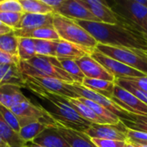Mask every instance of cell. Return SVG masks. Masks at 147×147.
I'll return each mask as SVG.
<instances>
[{
  "label": "cell",
  "mask_w": 147,
  "mask_h": 147,
  "mask_svg": "<svg viewBox=\"0 0 147 147\" xmlns=\"http://www.w3.org/2000/svg\"><path fill=\"white\" fill-rule=\"evenodd\" d=\"M84 28L97 43L113 46L125 47L147 50V34L132 27L118 22L117 24H107L102 22L76 21Z\"/></svg>",
  "instance_id": "1"
},
{
  "label": "cell",
  "mask_w": 147,
  "mask_h": 147,
  "mask_svg": "<svg viewBox=\"0 0 147 147\" xmlns=\"http://www.w3.org/2000/svg\"><path fill=\"white\" fill-rule=\"evenodd\" d=\"M26 89L50 104L47 111L58 124L83 133L91 126L92 123L81 117L65 97L47 92L29 83H26Z\"/></svg>",
  "instance_id": "2"
},
{
  "label": "cell",
  "mask_w": 147,
  "mask_h": 147,
  "mask_svg": "<svg viewBox=\"0 0 147 147\" xmlns=\"http://www.w3.org/2000/svg\"><path fill=\"white\" fill-rule=\"evenodd\" d=\"M19 69L28 77L52 78L67 84H74L73 78L63 69L56 57L36 55L28 61H20Z\"/></svg>",
  "instance_id": "3"
},
{
  "label": "cell",
  "mask_w": 147,
  "mask_h": 147,
  "mask_svg": "<svg viewBox=\"0 0 147 147\" xmlns=\"http://www.w3.org/2000/svg\"><path fill=\"white\" fill-rule=\"evenodd\" d=\"M107 3L116 15L118 22L147 34V8L137 0H111Z\"/></svg>",
  "instance_id": "4"
},
{
  "label": "cell",
  "mask_w": 147,
  "mask_h": 147,
  "mask_svg": "<svg viewBox=\"0 0 147 147\" xmlns=\"http://www.w3.org/2000/svg\"><path fill=\"white\" fill-rule=\"evenodd\" d=\"M53 28L57 31L60 40L91 49H95L98 44L76 21L55 13L53 14Z\"/></svg>",
  "instance_id": "5"
},
{
  "label": "cell",
  "mask_w": 147,
  "mask_h": 147,
  "mask_svg": "<svg viewBox=\"0 0 147 147\" xmlns=\"http://www.w3.org/2000/svg\"><path fill=\"white\" fill-rule=\"evenodd\" d=\"M102 53L121 62L147 76V52L142 49L113 47L98 43L96 47Z\"/></svg>",
  "instance_id": "6"
},
{
  "label": "cell",
  "mask_w": 147,
  "mask_h": 147,
  "mask_svg": "<svg viewBox=\"0 0 147 147\" xmlns=\"http://www.w3.org/2000/svg\"><path fill=\"white\" fill-rule=\"evenodd\" d=\"M116 105L128 114L147 116V105L126 89L115 84L114 93L110 98Z\"/></svg>",
  "instance_id": "7"
},
{
  "label": "cell",
  "mask_w": 147,
  "mask_h": 147,
  "mask_svg": "<svg viewBox=\"0 0 147 147\" xmlns=\"http://www.w3.org/2000/svg\"><path fill=\"white\" fill-rule=\"evenodd\" d=\"M91 57L101 64L112 76L117 78H140L146 76L142 72L129 67L120 61H117L103 53L99 52L96 48L91 53Z\"/></svg>",
  "instance_id": "8"
},
{
  "label": "cell",
  "mask_w": 147,
  "mask_h": 147,
  "mask_svg": "<svg viewBox=\"0 0 147 147\" xmlns=\"http://www.w3.org/2000/svg\"><path fill=\"white\" fill-rule=\"evenodd\" d=\"M10 110L18 117L27 118L32 121H40L50 127H57L58 123L49 115L46 109L40 105H35L28 99L13 106Z\"/></svg>",
  "instance_id": "9"
},
{
  "label": "cell",
  "mask_w": 147,
  "mask_h": 147,
  "mask_svg": "<svg viewBox=\"0 0 147 147\" xmlns=\"http://www.w3.org/2000/svg\"><path fill=\"white\" fill-rule=\"evenodd\" d=\"M23 76L26 83H29L34 85H36L39 88L47 92L59 95L65 98H73V99L79 98V96L71 90L70 84L52 78L28 77L26 75Z\"/></svg>",
  "instance_id": "10"
},
{
  "label": "cell",
  "mask_w": 147,
  "mask_h": 147,
  "mask_svg": "<svg viewBox=\"0 0 147 147\" xmlns=\"http://www.w3.org/2000/svg\"><path fill=\"white\" fill-rule=\"evenodd\" d=\"M127 128L120 121L117 124H91L84 132L90 138L127 141Z\"/></svg>",
  "instance_id": "11"
},
{
  "label": "cell",
  "mask_w": 147,
  "mask_h": 147,
  "mask_svg": "<svg viewBox=\"0 0 147 147\" xmlns=\"http://www.w3.org/2000/svg\"><path fill=\"white\" fill-rule=\"evenodd\" d=\"M70 86H71V90L79 96V97H83V98L90 100L97 104L102 105V107H104L105 109H109L113 114L117 115L120 119L126 118L127 115H129V114L127 112H126L121 107L116 105L111 99H109L96 91H93L88 88H85L84 86H83L80 84L74 83V84H71Z\"/></svg>",
  "instance_id": "12"
},
{
  "label": "cell",
  "mask_w": 147,
  "mask_h": 147,
  "mask_svg": "<svg viewBox=\"0 0 147 147\" xmlns=\"http://www.w3.org/2000/svg\"><path fill=\"white\" fill-rule=\"evenodd\" d=\"M55 14L74 21H87L100 22L99 20L79 0H64L61 7Z\"/></svg>",
  "instance_id": "13"
},
{
  "label": "cell",
  "mask_w": 147,
  "mask_h": 147,
  "mask_svg": "<svg viewBox=\"0 0 147 147\" xmlns=\"http://www.w3.org/2000/svg\"><path fill=\"white\" fill-rule=\"evenodd\" d=\"M85 78L107 80L110 82H115V78L112 76L101 64H99L96 59H94L91 55H87L80 59L76 60Z\"/></svg>",
  "instance_id": "14"
},
{
  "label": "cell",
  "mask_w": 147,
  "mask_h": 147,
  "mask_svg": "<svg viewBox=\"0 0 147 147\" xmlns=\"http://www.w3.org/2000/svg\"><path fill=\"white\" fill-rule=\"evenodd\" d=\"M98 20L100 22L107 24H117L116 15L108 4L107 1L102 0H79Z\"/></svg>",
  "instance_id": "15"
},
{
  "label": "cell",
  "mask_w": 147,
  "mask_h": 147,
  "mask_svg": "<svg viewBox=\"0 0 147 147\" xmlns=\"http://www.w3.org/2000/svg\"><path fill=\"white\" fill-rule=\"evenodd\" d=\"M94 49L87 48L74 43L59 40L58 41L56 48V58H64L78 60L84 56L91 55Z\"/></svg>",
  "instance_id": "16"
},
{
  "label": "cell",
  "mask_w": 147,
  "mask_h": 147,
  "mask_svg": "<svg viewBox=\"0 0 147 147\" xmlns=\"http://www.w3.org/2000/svg\"><path fill=\"white\" fill-rule=\"evenodd\" d=\"M44 27H53V14L23 13L21 22L16 29H34Z\"/></svg>",
  "instance_id": "17"
},
{
  "label": "cell",
  "mask_w": 147,
  "mask_h": 147,
  "mask_svg": "<svg viewBox=\"0 0 147 147\" xmlns=\"http://www.w3.org/2000/svg\"><path fill=\"white\" fill-rule=\"evenodd\" d=\"M32 143L43 147H71L59 133L57 127H48Z\"/></svg>",
  "instance_id": "18"
},
{
  "label": "cell",
  "mask_w": 147,
  "mask_h": 147,
  "mask_svg": "<svg viewBox=\"0 0 147 147\" xmlns=\"http://www.w3.org/2000/svg\"><path fill=\"white\" fill-rule=\"evenodd\" d=\"M57 129L71 147H96L91 139L83 132L67 128L59 124Z\"/></svg>",
  "instance_id": "19"
},
{
  "label": "cell",
  "mask_w": 147,
  "mask_h": 147,
  "mask_svg": "<svg viewBox=\"0 0 147 147\" xmlns=\"http://www.w3.org/2000/svg\"><path fill=\"white\" fill-rule=\"evenodd\" d=\"M21 89L13 84L0 86V105L11 109L16 104L27 101L28 98L23 95Z\"/></svg>",
  "instance_id": "20"
},
{
  "label": "cell",
  "mask_w": 147,
  "mask_h": 147,
  "mask_svg": "<svg viewBox=\"0 0 147 147\" xmlns=\"http://www.w3.org/2000/svg\"><path fill=\"white\" fill-rule=\"evenodd\" d=\"M5 84H13L20 88H26V81L19 66L0 65V86Z\"/></svg>",
  "instance_id": "21"
},
{
  "label": "cell",
  "mask_w": 147,
  "mask_h": 147,
  "mask_svg": "<svg viewBox=\"0 0 147 147\" xmlns=\"http://www.w3.org/2000/svg\"><path fill=\"white\" fill-rule=\"evenodd\" d=\"M13 33L16 37L30 38L34 40H60L57 31L53 27H44L34 29H14Z\"/></svg>",
  "instance_id": "22"
},
{
  "label": "cell",
  "mask_w": 147,
  "mask_h": 147,
  "mask_svg": "<svg viewBox=\"0 0 147 147\" xmlns=\"http://www.w3.org/2000/svg\"><path fill=\"white\" fill-rule=\"evenodd\" d=\"M82 85L110 99L114 93L115 83L107 80L84 78Z\"/></svg>",
  "instance_id": "23"
},
{
  "label": "cell",
  "mask_w": 147,
  "mask_h": 147,
  "mask_svg": "<svg viewBox=\"0 0 147 147\" xmlns=\"http://www.w3.org/2000/svg\"><path fill=\"white\" fill-rule=\"evenodd\" d=\"M0 138L9 147H24L25 143L19 134L16 133L3 120L0 114Z\"/></svg>",
  "instance_id": "24"
},
{
  "label": "cell",
  "mask_w": 147,
  "mask_h": 147,
  "mask_svg": "<svg viewBox=\"0 0 147 147\" xmlns=\"http://www.w3.org/2000/svg\"><path fill=\"white\" fill-rule=\"evenodd\" d=\"M66 99L68 100L69 103L75 109V110L80 115V116L83 117L84 120L93 124H107L106 121H103L101 117H99L90 108H89L87 105L80 102L78 99H73V98H66Z\"/></svg>",
  "instance_id": "25"
},
{
  "label": "cell",
  "mask_w": 147,
  "mask_h": 147,
  "mask_svg": "<svg viewBox=\"0 0 147 147\" xmlns=\"http://www.w3.org/2000/svg\"><path fill=\"white\" fill-rule=\"evenodd\" d=\"M48 127L50 126L43 124L40 121H33L22 126L18 134L25 143H29L32 142L40 134H41Z\"/></svg>",
  "instance_id": "26"
},
{
  "label": "cell",
  "mask_w": 147,
  "mask_h": 147,
  "mask_svg": "<svg viewBox=\"0 0 147 147\" xmlns=\"http://www.w3.org/2000/svg\"><path fill=\"white\" fill-rule=\"evenodd\" d=\"M78 99L83 103H84L85 105H87L89 108H90L99 117H101L103 121H105L107 124H117L118 122H120V118L117 115H115V114H113L111 111L105 109L102 105L97 104L90 100L83 97H79Z\"/></svg>",
  "instance_id": "27"
},
{
  "label": "cell",
  "mask_w": 147,
  "mask_h": 147,
  "mask_svg": "<svg viewBox=\"0 0 147 147\" xmlns=\"http://www.w3.org/2000/svg\"><path fill=\"white\" fill-rule=\"evenodd\" d=\"M17 56L20 61H28L36 56L35 43L34 39L19 37Z\"/></svg>",
  "instance_id": "28"
},
{
  "label": "cell",
  "mask_w": 147,
  "mask_h": 147,
  "mask_svg": "<svg viewBox=\"0 0 147 147\" xmlns=\"http://www.w3.org/2000/svg\"><path fill=\"white\" fill-rule=\"evenodd\" d=\"M19 2L22 7L23 13L40 15L54 14L53 10L41 0H19Z\"/></svg>",
  "instance_id": "29"
},
{
  "label": "cell",
  "mask_w": 147,
  "mask_h": 147,
  "mask_svg": "<svg viewBox=\"0 0 147 147\" xmlns=\"http://www.w3.org/2000/svg\"><path fill=\"white\" fill-rule=\"evenodd\" d=\"M57 59L60 63L61 66L63 67V69L73 78L74 82L82 84L85 76L82 72L76 60L70 59H64V58H57Z\"/></svg>",
  "instance_id": "30"
},
{
  "label": "cell",
  "mask_w": 147,
  "mask_h": 147,
  "mask_svg": "<svg viewBox=\"0 0 147 147\" xmlns=\"http://www.w3.org/2000/svg\"><path fill=\"white\" fill-rule=\"evenodd\" d=\"M120 121L127 129L147 133V116L129 114L126 118H121Z\"/></svg>",
  "instance_id": "31"
},
{
  "label": "cell",
  "mask_w": 147,
  "mask_h": 147,
  "mask_svg": "<svg viewBox=\"0 0 147 147\" xmlns=\"http://www.w3.org/2000/svg\"><path fill=\"white\" fill-rule=\"evenodd\" d=\"M0 51H3L13 56H17L18 37L15 35L13 31L0 35Z\"/></svg>",
  "instance_id": "32"
},
{
  "label": "cell",
  "mask_w": 147,
  "mask_h": 147,
  "mask_svg": "<svg viewBox=\"0 0 147 147\" xmlns=\"http://www.w3.org/2000/svg\"><path fill=\"white\" fill-rule=\"evenodd\" d=\"M59 40H34L36 55L44 57H56V48Z\"/></svg>",
  "instance_id": "33"
},
{
  "label": "cell",
  "mask_w": 147,
  "mask_h": 147,
  "mask_svg": "<svg viewBox=\"0 0 147 147\" xmlns=\"http://www.w3.org/2000/svg\"><path fill=\"white\" fill-rule=\"evenodd\" d=\"M0 114L2 115L3 120L6 121V123L16 132V133H19L20 129H21V124H20V121L17 115H16L10 109H8L6 107H3L2 105H0Z\"/></svg>",
  "instance_id": "34"
},
{
  "label": "cell",
  "mask_w": 147,
  "mask_h": 147,
  "mask_svg": "<svg viewBox=\"0 0 147 147\" xmlns=\"http://www.w3.org/2000/svg\"><path fill=\"white\" fill-rule=\"evenodd\" d=\"M115 83L116 84H118L119 86L126 89L127 90H128L129 92H131L133 95H134L136 97H138L141 102H143L144 103H146L147 105V92L144 91L143 90L130 84L129 83H127V81H125L122 78H117L115 79Z\"/></svg>",
  "instance_id": "35"
},
{
  "label": "cell",
  "mask_w": 147,
  "mask_h": 147,
  "mask_svg": "<svg viewBox=\"0 0 147 147\" xmlns=\"http://www.w3.org/2000/svg\"><path fill=\"white\" fill-rule=\"evenodd\" d=\"M23 13H15V12H0V21L10 28L11 29H16L21 22Z\"/></svg>",
  "instance_id": "36"
},
{
  "label": "cell",
  "mask_w": 147,
  "mask_h": 147,
  "mask_svg": "<svg viewBox=\"0 0 147 147\" xmlns=\"http://www.w3.org/2000/svg\"><path fill=\"white\" fill-rule=\"evenodd\" d=\"M0 12L23 13V9L19 0H4L0 1Z\"/></svg>",
  "instance_id": "37"
},
{
  "label": "cell",
  "mask_w": 147,
  "mask_h": 147,
  "mask_svg": "<svg viewBox=\"0 0 147 147\" xmlns=\"http://www.w3.org/2000/svg\"><path fill=\"white\" fill-rule=\"evenodd\" d=\"M91 140L96 147H123L126 145V141L102 140V139H96V138H92Z\"/></svg>",
  "instance_id": "38"
},
{
  "label": "cell",
  "mask_w": 147,
  "mask_h": 147,
  "mask_svg": "<svg viewBox=\"0 0 147 147\" xmlns=\"http://www.w3.org/2000/svg\"><path fill=\"white\" fill-rule=\"evenodd\" d=\"M20 59L17 56H13L3 51H0V65H9L19 66Z\"/></svg>",
  "instance_id": "39"
},
{
  "label": "cell",
  "mask_w": 147,
  "mask_h": 147,
  "mask_svg": "<svg viewBox=\"0 0 147 147\" xmlns=\"http://www.w3.org/2000/svg\"><path fill=\"white\" fill-rule=\"evenodd\" d=\"M122 79H124L130 84L134 85L147 92V76L140 77V78H122Z\"/></svg>",
  "instance_id": "40"
},
{
  "label": "cell",
  "mask_w": 147,
  "mask_h": 147,
  "mask_svg": "<svg viewBox=\"0 0 147 147\" xmlns=\"http://www.w3.org/2000/svg\"><path fill=\"white\" fill-rule=\"evenodd\" d=\"M46 5L50 7L54 13L57 12V10L61 7V5L64 3V0H41Z\"/></svg>",
  "instance_id": "41"
},
{
  "label": "cell",
  "mask_w": 147,
  "mask_h": 147,
  "mask_svg": "<svg viewBox=\"0 0 147 147\" xmlns=\"http://www.w3.org/2000/svg\"><path fill=\"white\" fill-rule=\"evenodd\" d=\"M12 31H13V29H11L10 28H9L8 26H6L5 24H3L0 21V35L5 34H8V33H10Z\"/></svg>",
  "instance_id": "42"
},
{
  "label": "cell",
  "mask_w": 147,
  "mask_h": 147,
  "mask_svg": "<svg viewBox=\"0 0 147 147\" xmlns=\"http://www.w3.org/2000/svg\"><path fill=\"white\" fill-rule=\"evenodd\" d=\"M24 147H43V146H39V145H36V144H34V143H32V142H29V143H27Z\"/></svg>",
  "instance_id": "43"
},
{
  "label": "cell",
  "mask_w": 147,
  "mask_h": 147,
  "mask_svg": "<svg viewBox=\"0 0 147 147\" xmlns=\"http://www.w3.org/2000/svg\"><path fill=\"white\" fill-rule=\"evenodd\" d=\"M129 142H131V141H129ZM131 143L135 147H147V146H146V145H142V144H139V143H135V142H131Z\"/></svg>",
  "instance_id": "44"
},
{
  "label": "cell",
  "mask_w": 147,
  "mask_h": 147,
  "mask_svg": "<svg viewBox=\"0 0 147 147\" xmlns=\"http://www.w3.org/2000/svg\"><path fill=\"white\" fill-rule=\"evenodd\" d=\"M140 4H142L143 6H145L146 8H147V0H137Z\"/></svg>",
  "instance_id": "45"
},
{
  "label": "cell",
  "mask_w": 147,
  "mask_h": 147,
  "mask_svg": "<svg viewBox=\"0 0 147 147\" xmlns=\"http://www.w3.org/2000/svg\"><path fill=\"white\" fill-rule=\"evenodd\" d=\"M0 147H9L1 138H0Z\"/></svg>",
  "instance_id": "46"
},
{
  "label": "cell",
  "mask_w": 147,
  "mask_h": 147,
  "mask_svg": "<svg viewBox=\"0 0 147 147\" xmlns=\"http://www.w3.org/2000/svg\"><path fill=\"white\" fill-rule=\"evenodd\" d=\"M126 147H135L131 142H129V141H126Z\"/></svg>",
  "instance_id": "47"
},
{
  "label": "cell",
  "mask_w": 147,
  "mask_h": 147,
  "mask_svg": "<svg viewBox=\"0 0 147 147\" xmlns=\"http://www.w3.org/2000/svg\"><path fill=\"white\" fill-rule=\"evenodd\" d=\"M144 145H146V146H147V143H146V144H144Z\"/></svg>",
  "instance_id": "48"
},
{
  "label": "cell",
  "mask_w": 147,
  "mask_h": 147,
  "mask_svg": "<svg viewBox=\"0 0 147 147\" xmlns=\"http://www.w3.org/2000/svg\"><path fill=\"white\" fill-rule=\"evenodd\" d=\"M123 147H126V145H125V146H123Z\"/></svg>",
  "instance_id": "49"
},
{
  "label": "cell",
  "mask_w": 147,
  "mask_h": 147,
  "mask_svg": "<svg viewBox=\"0 0 147 147\" xmlns=\"http://www.w3.org/2000/svg\"><path fill=\"white\" fill-rule=\"evenodd\" d=\"M146 52H147V50H146Z\"/></svg>",
  "instance_id": "50"
}]
</instances>
